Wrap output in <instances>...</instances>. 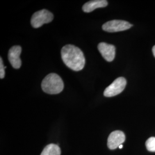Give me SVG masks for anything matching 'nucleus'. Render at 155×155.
I'll return each instance as SVG.
<instances>
[{
  "mask_svg": "<svg viewBox=\"0 0 155 155\" xmlns=\"http://www.w3.org/2000/svg\"><path fill=\"white\" fill-rule=\"evenodd\" d=\"M61 59L67 67L75 71L83 69L85 65V58L83 52L74 45L64 46L61 50Z\"/></svg>",
  "mask_w": 155,
  "mask_h": 155,
  "instance_id": "f257e3e1",
  "label": "nucleus"
},
{
  "mask_svg": "<svg viewBox=\"0 0 155 155\" xmlns=\"http://www.w3.org/2000/svg\"><path fill=\"white\" fill-rule=\"evenodd\" d=\"M41 88L47 94H59L64 89V83L59 75L55 73H51L43 80Z\"/></svg>",
  "mask_w": 155,
  "mask_h": 155,
  "instance_id": "f03ea898",
  "label": "nucleus"
},
{
  "mask_svg": "<svg viewBox=\"0 0 155 155\" xmlns=\"http://www.w3.org/2000/svg\"><path fill=\"white\" fill-rule=\"evenodd\" d=\"M54 19L53 14L50 11L43 9L35 12L31 18V23L33 28H38L45 24L51 22Z\"/></svg>",
  "mask_w": 155,
  "mask_h": 155,
  "instance_id": "7ed1b4c3",
  "label": "nucleus"
},
{
  "mask_svg": "<svg viewBox=\"0 0 155 155\" xmlns=\"http://www.w3.org/2000/svg\"><path fill=\"white\" fill-rule=\"evenodd\" d=\"M132 27V25L126 21L114 20L105 23L102 25V29L106 32H117L127 30Z\"/></svg>",
  "mask_w": 155,
  "mask_h": 155,
  "instance_id": "20e7f679",
  "label": "nucleus"
},
{
  "mask_svg": "<svg viewBox=\"0 0 155 155\" xmlns=\"http://www.w3.org/2000/svg\"><path fill=\"white\" fill-rule=\"evenodd\" d=\"M127 85V80L123 77L118 78L105 90L104 94L106 97H111L120 94Z\"/></svg>",
  "mask_w": 155,
  "mask_h": 155,
  "instance_id": "39448f33",
  "label": "nucleus"
},
{
  "mask_svg": "<svg viewBox=\"0 0 155 155\" xmlns=\"http://www.w3.org/2000/svg\"><path fill=\"white\" fill-rule=\"evenodd\" d=\"M125 140V136L120 130H116L110 133L107 139V147L110 150H115L122 145Z\"/></svg>",
  "mask_w": 155,
  "mask_h": 155,
  "instance_id": "423d86ee",
  "label": "nucleus"
},
{
  "mask_svg": "<svg viewBox=\"0 0 155 155\" xmlns=\"http://www.w3.org/2000/svg\"><path fill=\"white\" fill-rule=\"evenodd\" d=\"M21 51L20 46L15 45L12 47L8 52V60L14 68L18 69L21 66V60L20 57Z\"/></svg>",
  "mask_w": 155,
  "mask_h": 155,
  "instance_id": "0eeeda50",
  "label": "nucleus"
},
{
  "mask_svg": "<svg viewBox=\"0 0 155 155\" xmlns=\"http://www.w3.org/2000/svg\"><path fill=\"white\" fill-rule=\"evenodd\" d=\"M98 49L106 61L110 62L114 60L116 55V48L113 45L100 43L98 45Z\"/></svg>",
  "mask_w": 155,
  "mask_h": 155,
  "instance_id": "6e6552de",
  "label": "nucleus"
},
{
  "mask_svg": "<svg viewBox=\"0 0 155 155\" xmlns=\"http://www.w3.org/2000/svg\"><path fill=\"white\" fill-rule=\"evenodd\" d=\"M107 5L108 2L106 0L90 1L83 5L82 10L86 13H90L97 8H105Z\"/></svg>",
  "mask_w": 155,
  "mask_h": 155,
  "instance_id": "1a4fd4ad",
  "label": "nucleus"
},
{
  "mask_svg": "<svg viewBox=\"0 0 155 155\" xmlns=\"http://www.w3.org/2000/svg\"><path fill=\"white\" fill-rule=\"evenodd\" d=\"M61 150L56 144H51L47 145L40 155H61Z\"/></svg>",
  "mask_w": 155,
  "mask_h": 155,
  "instance_id": "9d476101",
  "label": "nucleus"
},
{
  "mask_svg": "<svg viewBox=\"0 0 155 155\" xmlns=\"http://www.w3.org/2000/svg\"><path fill=\"white\" fill-rule=\"evenodd\" d=\"M146 148L150 152H155V137H152L148 139L145 143Z\"/></svg>",
  "mask_w": 155,
  "mask_h": 155,
  "instance_id": "9b49d317",
  "label": "nucleus"
},
{
  "mask_svg": "<svg viewBox=\"0 0 155 155\" xmlns=\"http://www.w3.org/2000/svg\"><path fill=\"white\" fill-rule=\"evenodd\" d=\"M5 67L3 64V61L2 58H0V78L3 79L5 77Z\"/></svg>",
  "mask_w": 155,
  "mask_h": 155,
  "instance_id": "f8f14e48",
  "label": "nucleus"
},
{
  "mask_svg": "<svg viewBox=\"0 0 155 155\" xmlns=\"http://www.w3.org/2000/svg\"><path fill=\"white\" fill-rule=\"evenodd\" d=\"M152 52H153V55L155 57V45L153 46V48H152Z\"/></svg>",
  "mask_w": 155,
  "mask_h": 155,
  "instance_id": "ddd939ff",
  "label": "nucleus"
},
{
  "mask_svg": "<svg viewBox=\"0 0 155 155\" xmlns=\"http://www.w3.org/2000/svg\"><path fill=\"white\" fill-rule=\"evenodd\" d=\"M120 149H121V148H123V145H120V147H118Z\"/></svg>",
  "mask_w": 155,
  "mask_h": 155,
  "instance_id": "4468645a",
  "label": "nucleus"
}]
</instances>
